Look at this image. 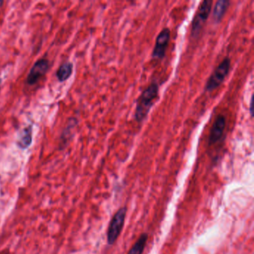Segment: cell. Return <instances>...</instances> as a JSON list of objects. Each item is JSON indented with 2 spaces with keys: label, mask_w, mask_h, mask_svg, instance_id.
Here are the masks:
<instances>
[{
  "label": "cell",
  "mask_w": 254,
  "mask_h": 254,
  "mask_svg": "<svg viewBox=\"0 0 254 254\" xmlns=\"http://www.w3.org/2000/svg\"><path fill=\"white\" fill-rule=\"evenodd\" d=\"M158 94L159 86L155 82L151 83L141 93L136 101L135 110V119L138 123H141L146 118L156 99L158 98Z\"/></svg>",
  "instance_id": "cell-1"
},
{
  "label": "cell",
  "mask_w": 254,
  "mask_h": 254,
  "mask_svg": "<svg viewBox=\"0 0 254 254\" xmlns=\"http://www.w3.org/2000/svg\"><path fill=\"white\" fill-rule=\"evenodd\" d=\"M230 63L231 62L229 58L223 59L222 62L215 68V70L212 72L209 78H208L206 87H205V90L206 91H212L221 86L230 72Z\"/></svg>",
  "instance_id": "cell-2"
},
{
  "label": "cell",
  "mask_w": 254,
  "mask_h": 254,
  "mask_svg": "<svg viewBox=\"0 0 254 254\" xmlns=\"http://www.w3.org/2000/svg\"><path fill=\"white\" fill-rule=\"evenodd\" d=\"M126 214H127V208H120L111 219L108 227V233H107L108 245H114L121 234L124 227L125 221H126Z\"/></svg>",
  "instance_id": "cell-3"
},
{
  "label": "cell",
  "mask_w": 254,
  "mask_h": 254,
  "mask_svg": "<svg viewBox=\"0 0 254 254\" xmlns=\"http://www.w3.org/2000/svg\"><path fill=\"white\" fill-rule=\"evenodd\" d=\"M212 0H204L199 5L198 9L193 18L191 23V36L197 37L204 26L205 22L207 20L211 10H212Z\"/></svg>",
  "instance_id": "cell-4"
},
{
  "label": "cell",
  "mask_w": 254,
  "mask_h": 254,
  "mask_svg": "<svg viewBox=\"0 0 254 254\" xmlns=\"http://www.w3.org/2000/svg\"><path fill=\"white\" fill-rule=\"evenodd\" d=\"M171 31L169 28H164L157 35L155 46L152 52L154 59H163L166 55V50L170 41Z\"/></svg>",
  "instance_id": "cell-5"
},
{
  "label": "cell",
  "mask_w": 254,
  "mask_h": 254,
  "mask_svg": "<svg viewBox=\"0 0 254 254\" xmlns=\"http://www.w3.org/2000/svg\"><path fill=\"white\" fill-rule=\"evenodd\" d=\"M50 66V62L47 59H40L32 66L27 76L26 82L29 85H35L41 78L47 74Z\"/></svg>",
  "instance_id": "cell-6"
},
{
  "label": "cell",
  "mask_w": 254,
  "mask_h": 254,
  "mask_svg": "<svg viewBox=\"0 0 254 254\" xmlns=\"http://www.w3.org/2000/svg\"><path fill=\"white\" fill-rule=\"evenodd\" d=\"M226 118L223 114H219L215 119L209 136V145H215L222 137L226 127Z\"/></svg>",
  "instance_id": "cell-7"
},
{
  "label": "cell",
  "mask_w": 254,
  "mask_h": 254,
  "mask_svg": "<svg viewBox=\"0 0 254 254\" xmlns=\"http://www.w3.org/2000/svg\"><path fill=\"white\" fill-rule=\"evenodd\" d=\"M32 142V126L25 127L19 134L17 145L21 149H27Z\"/></svg>",
  "instance_id": "cell-8"
},
{
  "label": "cell",
  "mask_w": 254,
  "mask_h": 254,
  "mask_svg": "<svg viewBox=\"0 0 254 254\" xmlns=\"http://www.w3.org/2000/svg\"><path fill=\"white\" fill-rule=\"evenodd\" d=\"M230 2L228 0H219L215 3L212 13V17L215 23H219L222 20L226 11L230 6Z\"/></svg>",
  "instance_id": "cell-9"
},
{
  "label": "cell",
  "mask_w": 254,
  "mask_h": 254,
  "mask_svg": "<svg viewBox=\"0 0 254 254\" xmlns=\"http://www.w3.org/2000/svg\"><path fill=\"white\" fill-rule=\"evenodd\" d=\"M72 70H73V64L71 62H66L59 68L56 72V76L59 81L64 82L72 75Z\"/></svg>",
  "instance_id": "cell-10"
},
{
  "label": "cell",
  "mask_w": 254,
  "mask_h": 254,
  "mask_svg": "<svg viewBox=\"0 0 254 254\" xmlns=\"http://www.w3.org/2000/svg\"><path fill=\"white\" fill-rule=\"evenodd\" d=\"M148 236L147 233H142L140 235L134 245H133L127 254H142L145 250V245L148 241Z\"/></svg>",
  "instance_id": "cell-11"
},
{
  "label": "cell",
  "mask_w": 254,
  "mask_h": 254,
  "mask_svg": "<svg viewBox=\"0 0 254 254\" xmlns=\"http://www.w3.org/2000/svg\"><path fill=\"white\" fill-rule=\"evenodd\" d=\"M253 103H254V102H253V96L251 97V102H250V112H251V116L254 115V111H253V109H254V108H253Z\"/></svg>",
  "instance_id": "cell-12"
},
{
  "label": "cell",
  "mask_w": 254,
  "mask_h": 254,
  "mask_svg": "<svg viewBox=\"0 0 254 254\" xmlns=\"http://www.w3.org/2000/svg\"><path fill=\"white\" fill-rule=\"evenodd\" d=\"M4 2L3 1H2V0H0V8L2 6V5H3Z\"/></svg>",
  "instance_id": "cell-13"
}]
</instances>
